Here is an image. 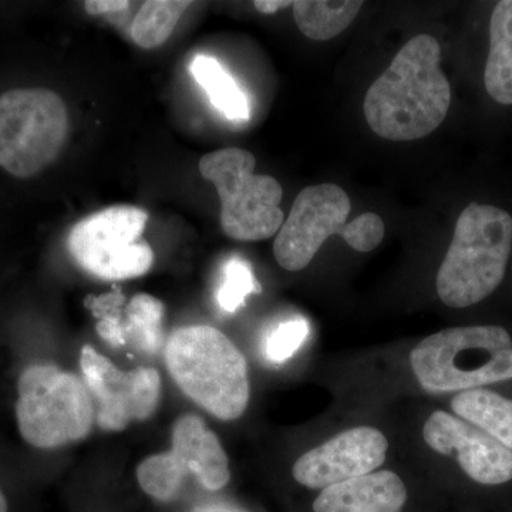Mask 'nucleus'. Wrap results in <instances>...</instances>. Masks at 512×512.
<instances>
[{
	"mask_svg": "<svg viewBox=\"0 0 512 512\" xmlns=\"http://www.w3.org/2000/svg\"><path fill=\"white\" fill-rule=\"evenodd\" d=\"M440 63V43L429 35L413 37L399 50L363 103L367 124L377 136L420 140L443 124L451 87Z\"/></svg>",
	"mask_w": 512,
	"mask_h": 512,
	"instance_id": "f257e3e1",
	"label": "nucleus"
},
{
	"mask_svg": "<svg viewBox=\"0 0 512 512\" xmlns=\"http://www.w3.org/2000/svg\"><path fill=\"white\" fill-rule=\"evenodd\" d=\"M168 372L185 396L220 420H237L247 410V360L211 326L175 330L165 349Z\"/></svg>",
	"mask_w": 512,
	"mask_h": 512,
	"instance_id": "f03ea898",
	"label": "nucleus"
},
{
	"mask_svg": "<svg viewBox=\"0 0 512 512\" xmlns=\"http://www.w3.org/2000/svg\"><path fill=\"white\" fill-rule=\"evenodd\" d=\"M511 249V215L494 205L471 202L458 217L437 274L441 302L463 309L488 298L503 282Z\"/></svg>",
	"mask_w": 512,
	"mask_h": 512,
	"instance_id": "7ed1b4c3",
	"label": "nucleus"
},
{
	"mask_svg": "<svg viewBox=\"0 0 512 512\" xmlns=\"http://www.w3.org/2000/svg\"><path fill=\"white\" fill-rule=\"evenodd\" d=\"M421 387L466 392L512 380V339L497 325L457 326L421 340L410 353Z\"/></svg>",
	"mask_w": 512,
	"mask_h": 512,
	"instance_id": "20e7f679",
	"label": "nucleus"
},
{
	"mask_svg": "<svg viewBox=\"0 0 512 512\" xmlns=\"http://www.w3.org/2000/svg\"><path fill=\"white\" fill-rule=\"evenodd\" d=\"M16 419L30 446L56 448L89 436L96 406L79 376L53 365H32L19 377Z\"/></svg>",
	"mask_w": 512,
	"mask_h": 512,
	"instance_id": "39448f33",
	"label": "nucleus"
},
{
	"mask_svg": "<svg viewBox=\"0 0 512 512\" xmlns=\"http://www.w3.org/2000/svg\"><path fill=\"white\" fill-rule=\"evenodd\" d=\"M255 157L242 148H224L200 160V173L221 200V227L235 241H264L284 224V190L271 175H256Z\"/></svg>",
	"mask_w": 512,
	"mask_h": 512,
	"instance_id": "423d86ee",
	"label": "nucleus"
},
{
	"mask_svg": "<svg viewBox=\"0 0 512 512\" xmlns=\"http://www.w3.org/2000/svg\"><path fill=\"white\" fill-rule=\"evenodd\" d=\"M69 136V111L59 94L43 87L0 96V167L35 177L55 163Z\"/></svg>",
	"mask_w": 512,
	"mask_h": 512,
	"instance_id": "0eeeda50",
	"label": "nucleus"
},
{
	"mask_svg": "<svg viewBox=\"0 0 512 512\" xmlns=\"http://www.w3.org/2000/svg\"><path fill=\"white\" fill-rule=\"evenodd\" d=\"M148 214L131 205H116L77 222L67 249L84 271L106 281H126L150 271L154 252L143 238Z\"/></svg>",
	"mask_w": 512,
	"mask_h": 512,
	"instance_id": "6e6552de",
	"label": "nucleus"
},
{
	"mask_svg": "<svg viewBox=\"0 0 512 512\" xmlns=\"http://www.w3.org/2000/svg\"><path fill=\"white\" fill-rule=\"evenodd\" d=\"M173 447L167 453L146 458L137 468V481L144 493L161 503H170L181 493L185 481L194 476L208 491L229 483L228 457L217 434L195 414L175 421Z\"/></svg>",
	"mask_w": 512,
	"mask_h": 512,
	"instance_id": "1a4fd4ad",
	"label": "nucleus"
},
{
	"mask_svg": "<svg viewBox=\"0 0 512 512\" xmlns=\"http://www.w3.org/2000/svg\"><path fill=\"white\" fill-rule=\"evenodd\" d=\"M80 367L101 429L124 430L131 421L147 420L156 413L161 397V377L156 369L137 367L123 372L92 346H84Z\"/></svg>",
	"mask_w": 512,
	"mask_h": 512,
	"instance_id": "9d476101",
	"label": "nucleus"
},
{
	"mask_svg": "<svg viewBox=\"0 0 512 512\" xmlns=\"http://www.w3.org/2000/svg\"><path fill=\"white\" fill-rule=\"evenodd\" d=\"M352 202L335 184L303 188L274 241L276 262L286 271H302L311 264L326 239L342 237Z\"/></svg>",
	"mask_w": 512,
	"mask_h": 512,
	"instance_id": "9b49d317",
	"label": "nucleus"
},
{
	"mask_svg": "<svg viewBox=\"0 0 512 512\" xmlns=\"http://www.w3.org/2000/svg\"><path fill=\"white\" fill-rule=\"evenodd\" d=\"M387 450L389 441L382 431L356 427L299 457L293 464V478L312 490H323L373 473L386 461Z\"/></svg>",
	"mask_w": 512,
	"mask_h": 512,
	"instance_id": "f8f14e48",
	"label": "nucleus"
},
{
	"mask_svg": "<svg viewBox=\"0 0 512 512\" xmlns=\"http://www.w3.org/2000/svg\"><path fill=\"white\" fill-rule=\"evenodd\" d=\"M423 437L431 450L457 458L464 473L478 484L512 480V451L460 417L434 412L424 424Z\"/></svg>",
	"mask_w": 512,
	"mask_h": 512,
	"instance_id": "ddd939ff",
	"label": "nucleus"
},
{
	"mask_svg": "<svg viewBox=\"0 0 512 512\" xmlns=\"http://www.w3.org/2000/svg\"><path fill=\"white\" fill-rule=\"evenodd\" d=\"M407 490L393 471H373L320 491L315 512H402Z\"/></svg>",
	"mask_w": 512,
	"mask_h": 512,
	"instance_id": "4468645a",
	"label": "nucleus"
},
{
	"mask_svg": "<svg viewBox=\"0 0 512 512\" xmlns=\"http://www.w3.org/2000/svg\"><path fill=\"white\" fill-rule=\"evenodd\" d=\"M484 84L491 99L512 106V0H501L491 13Z\"/></svg>",
	"mask_w": 512,
	"mask_h": 512,
	"instance_id": "2eb2a0df",
	"label": "nucleus"
},
{
	"mask_svg": "<svg viewBox=\"0 0 512 512\" xmlns=\"http://www.w3.org/2000/svg\"><path fill=\"white\" fill-rule=\"evenodd\" d=\"M451 409L460 419L490 434L512 451V400L491 390L460 392L451 400Z\"/></svg>",
	"mask_w": 512,
	"mask_h": 512,
	"instance_id": "dca6fc26",
	"label": "nucleus"
},
{
	"mask_svg": "<svg viewBox=\"0 0 512 512\" xmlns=\"http://www.w3.org/2000/svg\"><path fill=\"white\" fill-rule=\"evenodd\" d=\"M192 77L210 97L212 106L231 121H247L251 107L247 94L214 57L197 55L190 66Z\"/></svg>",
	"mask_w": 512,
	"mask_h": 512,
	"instance_id": "f3484780",
	"label": "nucleus"
},
{
	"mask_svg": "<svg viewBox=\"0 0 512 512\" xmlns=\"http://www.w3.org/2000/svg\"><path fill=\"white\" fill-rule=\"evenodd\" d=\"M362 6L360 0H299L293 2L292 8L296 26L303 35L325 42L348 29Z\"/></svg>",
	"mask_w": 512,
	"mask_h": 512,
	"instance_id": "a211bd4d",
	"label": "nucleus"
},
{
	"mask_svg": "<svg viewBox=\"0 0 512 512\" xmlns=\"http://www.w3.org/2000/svg\"><path fill=\"white\" fill-rule=\"evenodd\" d=\"M191 2L184 0H151L144 3L134 19L131 37L143 49L163 45L173 35L175 26Z\"/></svg>",
	"mask_w": 512,
	"mask_h": 512,
	"instance_id": "6ab92c4d",
	"label": "nucleus"
},
{
	"mask_svg": "<svg viewBox=\"0 0 512 512\" xmlns=\"http://www.w3.org/2000/svg\"><path fill=\"white\" fill-rule=\"evenodd\" d=\"M124 332L127 342L131 340L138 349L146 353H157L163 342L164 305L154 296L140 293L126 306Z\"/></svg>",
	"mask_w": 512,
	"mask_h": 512,
	"instance_id": "aec40b11",
	"label": "nucleus"
},
{
	"mask_svg": "<svg viewBox=\"0 0 512 512\" xmlns=\"http://www.w3.org/2000/svg\"><path fill=\"white\" fill-rule=\"evenodd\" d=\"M261 292L251 266L244 259L231 258L224 268V282L218 289L217 302L222 311L235 313L245 305L251 293Z\"/></svg>",
	"mask_w": 512,
	"mask_h": 512,
	"instance_id": "412c9836",
	"label": "nucleus"
},
{
	"mask_svg": "<svg viewBox=\"0 0 512 512\" xmlns=\"http://www.w3.org/2000/svg\"><path fill=\"white\" fill-rule=\"evenodd\" d=\"M124 295L120 288H114L107 295L89 296L86 299V306L99 319L97 322V333L110 343L111 346H124L127 343L126 332H124V319L121 318V306L124 305Z\"/></svg>",
	"mask_w": 512,
	"mask_h": 512,
	"instance_id": "4be33fe9",
	"label": "nucleus"
},
{
	"mask_svg": "<svg viewBox=\"0 0 512 512\" xmlns=\"http://www.w3.org/2000/svg\"><path fill=\"white\" fill-rule=\"evenodd\" d=\"M309 335V323L305 319H291L279 323L266 336L264 352L269 362L281 365L299 349Z\"/></svg>",
	"mask_w": 512,
	"mask_h": 512,
	"instance_id": "5701e85b",
	"label": "nucleus"
},
{
	"mask_svg": "<svg viewBox=\"0 0 512 512\" xmlns=\"http://www.w3.org/2000/svg\"><path fill=\"white\" fill-rule=\"evenodd\" d=\"M384 222L375 212H363L355 220L346 224L342 238L357 252H370L382 244Z\"/></svg>",
	"mask_w": 512,
	"mask_h": 512,
	"instance_id": "b1692460",
	"label": "nucleus"
},
{
	"mask_svg": "<svg viewBox=\"0 0 512 512\" xmlns=\"http://www.w3.org/2000/svg\"><path fill=\"white\" fill-rule=\"evenodd\" d=\"M130 2L124 0H87L84 2V9L93 16L110 15L128 9Z\"/></svg>",
	"mask_w": 512,
	"mask_h": 512,
	"instance_id": "393cba45",
	"label": "nucleus"
},
{
	"mask_svg": "<svg viewBox=\"0 0 512 512\" xmlns=\"http://www.w3.org/2000/svg\"><path fill=\"white\" fill-rule=\"evenodd\" d=\"M293 6V2H285V0H256L254 8L264 15H272L278 10L289 8Z\"/></svg>",
	"mask_w": 512,
	"mask_h": 512,
	"instance_id": "a878e982",
	"label": "nucleus"
},
{
	"mask_svg": "<svg viewBox=\"0 0 512 512\" xmlns=\"http://www.w3.org/2000/svg\"><path fill=\"white\" fill-rule=\"evenodd\" d=\"M195 512H245L237 510V508L228 507V505L212 504L204 505V507L198 508Z\"/></svg>",
	"mask_w": 512,
	"mask_h": 512,
	"instance_id": "bb28decb",
	"label": "nucleus"
},
{
	"mask_svg": "<svg viewBox=\"0 0 512 512\" xmlns=\"http://www.w3.org/2000/svg\"><path fill=\"white\" fill-rule=\"evenodd\" d=\"M0 512H8V501L2 491H0Z\"/></svg>",
	"mask_w": 512,
	"mask_h": 512,
	"instance_id": "cd10ccee",
	"label": "nucleus"
}]
</instances>
